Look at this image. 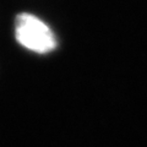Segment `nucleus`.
I'll return each instance as SVG.
<instances>
[{"instance_id": "f257e3e1", "label": "nucleus", "mask_w": 147, "mask_h": 147, "mask_svg": "<svg viewBox=\"0 0 147 147\" xmlns=\"http://www.w3.org/2000/svg\"><path fill=\"white\" fill-rule=\"evenodd\" d=\"M15 37L18 44L37 54H48L58 45L52 28L30 12H21L16 16Z\"/></svg>"}]
</instances>
